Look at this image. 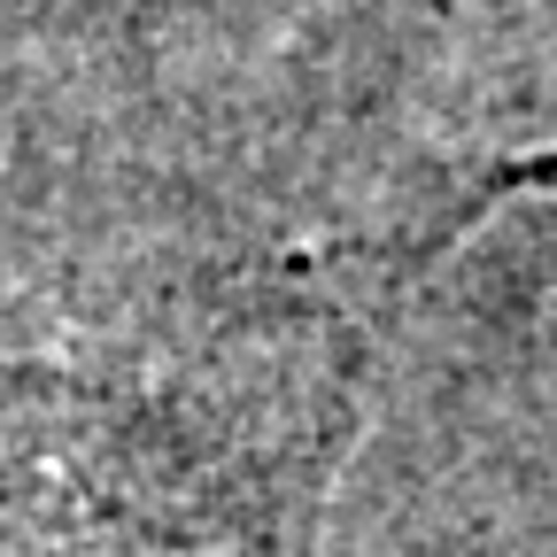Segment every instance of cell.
Returning a JSON list of instances; mask_svg holds the SVG:
<instances>
[{
	"instance_id": "obj_2",
	"label": "cell",
	"mask_w": 557,
	"mask_h": 557,
	"mask_svg": "<svg viewBox=\"0 0 557 557\" xmlns=\"http://www.w3.org/2000/svg\"><path fill=\"white\" fill-rule=\"evenodd\" d=\"M341 487L380 557H557V163L403 295Z\"/></svg>"
},
{
	"instance_id": "obj_1",
	"label": "cell",
	"mask_w": 557,
	"mask_h": 557,
	"mask_svg": "<svg viewBox=\"0 0 557 557\" xmlns=\"http://www.w3.org/2000/svg\"><path fill=\"white\" fill-rule=\"evenodd\" d=\"M442 248L178 240L0 310V557H325L380 348Z\"/></svg>"
}]
</instances>
